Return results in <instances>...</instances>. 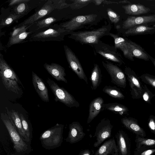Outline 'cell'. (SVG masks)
I'll use <instances>...</instances> for the list:
<instances>
[{
	"label": "cell",
	"mask_w": 155,
	"mask_h": 155,
	"mask_svg": "<svg viewBox=\"0 0 155 155\" xmlns=\"http://www.w3.org/2000/svg\"><path fill=\"white\" fill-rule=\"evenodd\" d=\"M124 72L127 76L132 97L133 99L141 98L143 87L140 77L134 71L129 68H125Z\"/></svg>",
	"instance_id": "11"
},
{
	"label": "cell",
	"mask_w": 155,
	"mask_h": 155,
	"mask_svg": "<svg viewBox=\"0 0 155 155\" xmlns=\"http://www.w3.org/2000/svg\"><path fill=\"white\" fill-rule=\"evenodd\" d=\"M107 14L110 21L114 24L118 23L120 20V16L110 8L107 10Z\"/></svg>",
	"instance_id": "40"
},
{
	"label": "cell",
	"mask_w": 155,
	"mask_h": 155,
	"mask_svg": "<svg viewBox=\"0 0 155 155\" xmlns=\"http://www.w3.org/2000/svg\"><path fill=\"white\" fill-rule=\"evenodd\" d=\"M44 66L47 72L56 80L67 83L65 77L66 75L65 69L61 65L54 63L50 64L45 63Z\"/></svg>",
	"instance_id": "17"
},
{
	"label": "cell",
	"mask_w": 155,
	"mask_h": 155,
	"mask_svg": "<svg viewBox=\"0 0 155 155\" xmlns=\"http://www.w3.org/2000/svg\"><path fill=\"white\" fill-rule=\"evenodd\" d=\"M124 126L136 135L145 137L146 133L144 130L139 125L137 120L132 117H125L121 119Z\"/></svg>",
	"instance_id": "21"
},
{
	"label": "cell",
	"mask_w": 155,
	"mask_h": 155,
	"mask_svg": "<svg viewBox=\"0 0 155 155\" xmlns=\"http://www.w3.org/2000/svg\"><path fill=\"white\" fill-rule=\"evenodd\" d=\"M29 0H11L8 1L9 6H12L15 5H18L21 3L28 2Z\"/></svg>",
	"instance_id": "44"
},
{
	"label": "cell",
	"mask_w": 155,
	"mask_h": 155,
	"mask_svg": "<svg viewBox=\"0 0 155 155\" xmlns=\"http://www.w3.org/2000/svg\"><path fill=\"white\" fill-rule=\"evenodd\" d=\"M122 8L126 14L131 15H137L147 13L150 9L140 4H131L123 5Z\"/></svg>",
	"instance_id": "24"
},
{
	"label": "cell",
	"mask_w": 155,
	"mask_h": 155,
	"mask_svg": "<svg viewBox=\"0 0 155 155\" xmlns=\"http://www.w3.org/2000/svg\"><path fill=\"white\" fill-rule=\"evenodd\" d=\"M19 115L23 130L28 139L29 143L31 145L32 138V129L30 128L29 123L23 114L20 113Z\"/></svg>",
	"instance_id": "33"
},
{
	"label": "cell",
	"mask_w": 155,
	"mask_h": 155,
	"mask_svg": "<svg viewBox=\"0 0 155 155\" xmlns=\"http://www.w3.org/2000/svg\"><path fill=\"white\" fill-rule=\"evenodd\" d=\"M119 3H130V2L127 0H124L118 2Z\"/></svg>",
	"instance_id": "48"
},
{
	"label": "cell",
	"mask_w": 155,
	"mask_h": 155,
	"mask_svg": "<svg viewBox=\"0 0 155 155\" xmlns=\"http://www.w3.org/2000/svg\"><path fill=\"white\" fill-rule=\"evenodd\" d=\"M104 100L101 97H98L94 99L90 103L89 114L87 123L89 124L98 114L102 110Z\"/></svg>",
	"instance_id": "23"
},
{
	"label": "cell",
	"mask_w": 155,
	"mask_h": 155,
	"mask_svg": "<svg viewBox=\"0 0 155 155\" xmlns=\"http://www.w3.org/2000/svg\"><path fill=\"white\" fill-rule=\"evenodd\" d=\"M64 48L69 66L81 79L87 83V79L80 61L73 51L66 45Z\"/></svg>",
	"instance_id": "12"
},
{
	"label": "cell",
	"mask_w": 155,
	"mask_h": 155,
	"mask_svg": "<svg viewBox=\"0 0 155 155\" xmlns=\"http://www.w3.org/2000/svg\"><path fill=\"white\" fill-rule=\"evenodd\" d=\"M57 21V19L51 17H49L38 21L36 23L37 28L35 30L50 27Z\"/></svg>",
	"instance_id": "34"
},
{
	"label": "cell",
	"mask_w": 155,
	"mask_h": 155,
	"mask_svg": "<svg viewBox=\"0 0 155 155\" xmlns=\"http://www.w3.org/2000/svg\"><path fill=\"white\" fill-rule=\"evenodd\" d=\"M70 4V7L73 10L80 9L92 2V0H72Z\"/></svg>",
	"instance_id": "35"
},
{
	"label": "cell",
	"mask_w": 155,
	"mask_h": 155,
	"mask_svg": "<svg viewBox=\"0 0 155 155\" xmlns=\"http://www.w3.org/2000/svg\"><path fill=\"white\" fill-rule=\"evenodd\" d=\"M119 151V155H130V140L126 133L119 130L115 135Z\"/></svg>",
	"instance_id": "15"
},
{
	"label": "cell",
	"mask_w": 155,
	"mask_h": 155,
	"mask_svg": "<svg viewBox=\"0 0 155 155\" xmlns=\"http://www.w3.org/2000/svg\"><path fill=\"white\" fill-rule=\"evenodd\" d=\"M47 82L54 95L56 102L59 101L70 108L79 107V102L64 88L48 78L47 79Z\"/></svg>",
	"instance_id": "6"
},
{
	"label": "cell",
	"mask_w": 155,
	"mask_h": 155,
	"mask_svg": "<svg viewBox=\"0 0 155 155\" xmlns=\"http://www.w3.org/2000/svg\"><path fill=\"white\" fill-rule=\"evenodd\" d=\"M0 118L7 129L13 143L16 155H27L32 149L31 145L25 142L20 136L12 123L8 115L1 113Z\"/></svg>",
	"instance_id": "2"
},
{
	"label": "cell",
	"mask_w": 155,
	"mask_h": 155,
	"mask_svg": "<svg viewBox=\"0 0 155 155\" xmlns=\"http://www.w3.org/2000/svg\"><path fill=\"white\" fill-rule=\"evenodd\" d=\"M33 32L31 31L29 32L25 31L13 38H9L7 44V46L8 47H10L12 45L22 43Z\"/></svg>",
	"instance_id": "30"
},
{
	"label": "cell",
	"mask_w": 155,
	"mask_h": 155,
	"mask_svg": "<svg viewBox=\"0 0 155 155\" xmlns=\"http://www.w3.org/2000/svg\"><path fill=\"white\" fill-rule=\"evenodd\" d=\"M69 131L65 140L67 142L73 144L81 140L85 135L83 128L79 122L74 121L69 125Z\"/></svg>",
	"instance_id": "14"
},
{
	"label": "cell",
	"mask_w": 155,
	"mask_h": 155,
	"mask_svg": "<svg viewBox=\"0 0 155 155\" xmlns=\"http://www.w3.org/2000/svg\"><path fill=\"white\" fill-rule=\"evenodd\" d=\"M119 155V151L113 137L106 141L95 152L94 155Z\"/></svg>",
	"instance_id": "20"
},
{
	"label": "cell",
	"mask_w": 155,
	"mask_h": 155,
	"mask_svg": "<svg viewBox=\"0 0 155 155\" xmlns=\"http://www.w3.org/2000/svg\"><path fill=\"white\" fill-rule=\"evenodd\" d=\"M140 78L144 83L155 88V76L148 74L141 75Z\"/></svg>",
	"instance_id": "36"
},
{
	"label": "cell",
	"mask_w": 155,
	"mask_h": 155,
	"mask_svg": "<svg viewBox=\"0 0 155 155\" xmlns=\"http://www.w3.org/2000/svg\"><path fill=\"white\" fill-rule=\"evenodd\" d=\"M31 25H24L18 27L16 28H15L11 32L9 38H13L22 32L26 31V30Z\"/></svg>",
	"instance_id": "41"
},
{
	"label": "cell",
	"mask_w": 155,
	"mask_h": 155,
	"mask_svg": "<svg viewBox=\"0 0 155 155\" xmlns=\"http://www.w3.org/2000/svg\"><path fill=\"white\" fill-rule=\"evenodd\" d=\"M102 3L106 4H118V2H113L110 1H107V0H103Z\"/></svg>",
	"instance_id": "46"
},
{
	"label": "cell",
	"mask_w": 155,
	"mask_h": 155,
	"mask_svg": "<svg viewBox=\"0 0 155 155\" xmlns=\"http://www.w3.org/2000/svg\"><path fill=\"white\" fill-rule=\"evenodd\" d=\"M64 125L59 124L47 129L40 137L42 146L50 150L59 147L63 142V133Z\"/></svg>",
	"instance_id": "5"
},
{
	"label": "cell",
	"mask_w": 155,
	"mask_h": 155,
	"mask_svg": "<svg viewBox=\"0 0 155 155\" xmlns=\"http://www.w3.org/2000/svg\"><path fill=\"white\" fill-rule=\"evenodd\" d=\"M103 0H92V2L95 5H99L102 3Z\"/></svg>",
	"instance_id": "47"
},
{
	"label": "cell",
	"mask_w": 155,
	"mask_h": 155,
	"mask_svg": "<svg viewBox=\"0 0 155 155\" xmlns=\"http://www.w3.org/2000/svg\"><path fill=\"white\" fill-rule=\"evenodd\" d=\"M103 108L120 115L126 114L129 111V109L127 107L117 103L104 104L102 109Z\"/></svg>",
	"instance_id": "25"
},
{
	"label": "cell",
	"mask_w": 155,
	"mask_h": 155,
	"mask_svg": "<svg viewBox=\"0 0 155 155\" xmlns=\"http://www.w3.org/2000/svg\"><path fill=\"white\" fill-rule=\"evenodd\" d=\"M54 9L52 0H48L40 9L19 24L18 27L32 25L40 19L49 14Z\"/></svg>",
	"instance_id": "13"
},
{
	"label": "cell",
	"mask_w": 155,
	"mask_h": 155,
	"mask_svg": "<svg viewBox=\"0 0 155 155\" xmlns=\"http://www.w3.org/2000/svg\"><path fill=\"white\" fill-rule=\"evenodd\" d=\"M155 21V15L128 17L122 24V28L128 29L137 25Z\"/></svg>",
	"instance_id": "18"
},
{
	"label": "cell",
	"mask_w": 155,
	"mask_h": 155,
	"mask_svg": "<svg viewBox=\"0 0 155 155\" xmlns=\"http://www.w3.org/2000/svg\"><path fill=\"white\" fill-rule=\"evenodd\" d=\"M152 62L153 63V65H154L155 67V61L154 60H153L152 61Z\"/></svg>",
	"instance_id": "49"
},
{
	"label": "cell",
	"mask_w": 155,
	"mask_h": 155,
	"mask_svg": "<svg viewBox=\"0 0 155 155\" xmlns=\"http://www.w3.org/2000/svg\"><path fill=\"white\" fill-rule=\"evenodd\" d=\"M27 2L21 3L15 7L14 11L15 13L21 15H24L28 10V6Z\"/></svg>",
	"instance_id": "38"
},
{
	"label": "cell",
	"mask_w": 155,
	"mask_h": 155,
	"mask_svg": "<svg viewBox=\"0 0 155 155\" xmlns=\"http://www.w3.org/2000/svg\"><path fill=\"white\" fill-rule=\"evenodd\" d=\"M102 91L110 96L116 99H123L125 97L120 89L116 86H106L103 89Z\"/></svg>",
	"instance_id": "29"
},
{
	"label": "cell",
	"mask_w": 155,
	"mask_h": 155,
	"mask_svg": "<svg viewBox=\"0 0 155 155\" xmlns=\"http://www.w3.org/2000/svg\"><path fill=\"white\" fill-rule=\"evenodd\" d=\"M55 9H62L70 7V4L66 2L65 0H52Z\"/></svg>",
	"instance_id": "42"
},
{
	"label": "cell",
	"mask_w": 155,
	"mask_h": 155,
	"mask_svg": "<svg viewBox=\"0 0 155 155\" xmlns=\"http://www.w3.org/2000/svg\"><path fill=\"white\" fill-rule=\"evenodd\" d=\"M0 76L2 84L8 91L19 94V84H22L15 72L0 54ZM23 86V85H22Z\"/></svg>",
	"instance_id": "3"
},
{
	"label": "cell",
	"mask_w": 155,
	"mask_h": 155,
	"mask_svg": "<svg viewBox=\"0 0 155 155\" xmlns=\"http://www.w3.org/2000/svg\"><path fill=\"white\" fill-rule=\"evenodd\" d=\"M155 153V149L140 148L135 149L134 155H152Z\"/></svg>",
	"instance_id": "39"
},
{
	"label": "cell",
	"mask_w": 155,
	"mask_h": 155,
	"mask_svg": "<svg viewBox=\"0 0 155 155\" xmlns=\"http://www.w3.org/2000/svg\"><path fill=\"white\" fill-rule=\"evenodd\" d=\"M101 74L100 68L97 64H94L90 80L93 90H95L99 85L101 81Z\"/></svg>",
	"instance_id": "28"
},
{
	"label": "cell",
	"mask_w": 155,
	"mask_h": 155,
	"mask_svg": "<svg viewBox=\"0 0 155 155\" xmlns=\"http://www.w3.org/2000/svg\"><path fill=\"white\" fill-rule=\"evenodd\" d=\"M154 29L153 27L145 25L136 26L128 29L125 31L126 35L136 34L144 33Z\"/></svg>",
	"instance_id": "31"
},
{
	"label": "cell",
	"mask_w": 155,
	"mask_h": 155,
	"mask_svg": "<svg viewBox=\"0 0 155 155\" xmlns=\"http://www.w3.org/2000/svg\"><path fill=\"white\" fill-rule=\"evenodd\" d=\"M5 108L8 115L17 131L22 139L25 142L30 144L23 130L19 114L18 112L13 109L11 111H9L6 107Z\"/></svg>",
	"instance_id": "22"
},
{
	"label": "cell",
	"mask_w": 155,
	"mask_h": 155,
	"mask_svg": "<svg viewBox=\"0 0 155 155\" xmlns=\"http://www.w3.org/2000/svg\"><path fill=\"white\" fill-rule=\"evenodd\" d=\"M108 36H110L114 39V46L117 49H119L122 51L125 58L131 61L134 60L133 57L128 46V41L117 34L110 32L109 33Z\"/></svg>",
	"instance_id": "19"
},
{
	"label": "cell",
	"mask_w": 155,
	"mask_h": 155,
	"mask_svg": "<svg viewBox=\"0 0 155 155\" xmlns=\"http://www.w3.org/2000/svg\"><path fill=\"white\" fill-rule=\"evenodd\" d=\"M35 30L30 35L29 41H62L65 36L70 35L71 32L66 30L58 25H54L48 28Z\"/></svg>",
	"instance_id": "4"
},
{
	"label": "cell",
	"mask_w": 155,
	"mask_h": 155,
	"mask_svg": "<svg viewBox=\"0 0 155 155\" xmlns=\"http://www.w3.org/2000/svg\"><path fill=\"white\" fill-rule=\"evenodd\" d=\"M148 127L152 133L155 134V117L150 115L148 119Z\"/></svg>",
	"instance_id": "43"
},
{
	"label": "cell",
	"mask_w": 155,
	"mask_h": 155,
	"mask_svg": "<svg viewBox=\"0 0 155 155\" xmlns=\"http://www.w3.org/2000/svg\"><path fill=\"white\" fill-rule=\"evenodd\" d=\"M24 16V15H18L15 13L10 14L7 17L3 19L1 21L0 24V29L4 27L10 25Z\"/></svg>",
	"instance_id": "32"
},
{
	"label": "cell",
	"mask_w": 155,
	"mask_h": 155,
	"mask_svg": "<svg viewBox=\"0 0 155 155\" xmlns=\"http://www.w3.org/2000/svg\"><path fill=\"white\" fill-rule=\"evenodd\" d=\"M128 44L130 52L133 57L148 61V55L144 52L140 47L131 41H128Z\"/></svg>",
	"instance_id": "26"
},
{
	"label": "cell",
	"mask_w": 155,
	"mask_h": 155,
	"mask_svg": "<svg viewBox=\"0 0 155 155\" xmlns=\"http://www.w3.org/2000/svg\"><path fill=\"white\" fill-rule=\"evenodd\" d=\"M135 149L140 148H152L155 147V139H150L136 135L135 140Z\"/></svg>",
	"instance_id": "27"
},
{
	"label": "cell",
	"mask_w": 155,
	"mask_h": 155,
	"mask_svg": "<svg viewBox=\"0 0 155 155\" xmlns=\"http://www.w3.org/2000/svg\"><path fill=\"white\" fill-rule=\"evenodd\" d=\"M103 66L109 74L111 82L117 86L125 88L127 81L125 73L117 65L107 61H102Z\"/></svg>",
	"instance_id": "9"
},
{
	"label": "cell",
	"mask_w": 155,
	"mask_h": 155,
	"mask_svg": "<svg viewBox=\"0 0 155 155\" xmlns=\"http://www.w3.org/2000/svg\"><path fill=\"white\" fill-rule=\"evenodd\" d=\"M93 48L95 53L99 54L107 60L112 61L119 65L123 63L121 56L114 46L110 45L99 40Z\"/></svg>",
	"instance_id": "8"
},
{
	"label": "cell",
	"mask_w": 155,
	"mask_h": 155,
	"mask_svg": "<svg viewBox=\"0 0 155 155\" xmlns=\"http://www.w3.org/2000/svg\"><path fill=\"white\" fill-rule=\"evenodd\" d=\"M113 126L109 119L104 118L102 119L97 125L93 136L96 141L94 144V147L99 146L105 140L110 137Z\"/></svg>",
	"instance_id": "10"
},
{
	"label": "cell",
	"mask_w": 155,
	"mask_h": 155,
	"mask_svg": "<svg viewBox=\"0 0 155 155\" xmlns=\"http://www.w3.org/2000/svg\"><path fill=\"white\" fill-rule=\"evenodd\" d=\"M143 91L141 98L146 103L150 104L151 100L155 95L149 89L146 85H143Z\"/></svg>",
	"instance_id": "37"
},
{
	"label": "cell",
	"mask_w": 155,
	"mask_h": 155,
	"mask_svg": "<svg viewBox=\"0 0 155 155\" xmlns=\"http://www.w3.org/2000/svg\"><path fill=\"white\" fill-rule=\"evenodd\" d=\"M98 20L96 14H91L76 16L59 25L61 28L69 32L81 28L86 25L96 23Z\"/></svg>",
	"instance_id": "7"
},
{
	"label": "cell",
	"mask_w": 155,
	"mask_h": 155,
	"mask_svg": "<svg viewBox=\"0 0 155 155\" xmlns=\"http://www.w3.org/2000/svg\"><path fill=\"white\" fill-rule=\"evenodd\" d=\"M32 82L36 91L42 101H49L48 89L43 81L36 73L32 71Z\"/></svg>",
	"instance_id": "16"
},
{
	"label": "cell",
	"mask_w": 155,
	"mask_h": 155,
	"mask_svg": "<svg viewBox=\"0 0 155 155\" xmlns=\"http://www.w3.org/2000/svg\"><path fill=\"white\" fill-rule=\"evenodd\" d=\"M78 155H91V153L89 150L86 149L81 151Z\"/></svg>",
	"instance_id": "45"
},
{
	"label": "cell",
	"mask_w": 155,
	"mask_h": 155,
	"mask_svg": "<svg viewBox=\"0 0 155 155\" xmlns=\"http://www.w3.org/2000/svg\"><path fill=\"white\" fill-rule=\"evenodd\" d=\"M111 29V26L109 24L94 30L72 31L68 37L82 45H89L93 48L101 38L108 35Z\"/></svg>",
	"instance_id": "1"
}]
</instances>
